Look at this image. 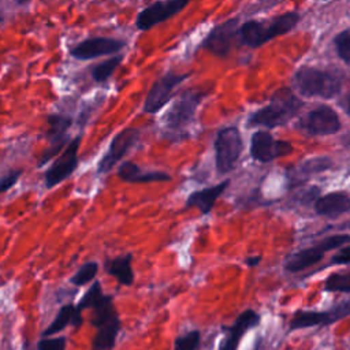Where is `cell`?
<instances>
[{
    "mask_svg": "<svg viewBox=\"0 0 350 350\" xmlns=\"http://www.w3.org/2000/svg\"><path fill=\"white\" fill-rule=\"evenodd\" d=\"M302 101L288 89H279L271 101L249 116V124L273 129L287 123L302 107Z\"/></svg>",
    "mask_w": 350,
    "mask_h": 350,
    "instance_id": "cell-1",
    "label": "cell"
},
{
    "mask_svg": "<svg viewBox=\"0 0 350 350\" xmlns=\"http://www.w3.org/2000/svg\"><path fill=\"white\" fill-rule=\"evenodd\" d=\"M299 22L297 11H288L272 18L268 23L258 21H247L239 26V41L247 46L257 48L269 40L286 34Z\"/></svg>",
    "mask_w": 350,
    "mask_h": 350,
    "instance_id": "cell-2",
    "label": "cell"
},
{
    "mask_svg": "<svg viewBox=\"0 0 350 350\" xmlns=\"http://www.w3.org/2000/svg\"><path fill=\"white\" fill-rule=\"evenodd\" d=\"M295 89L305 97H335L342 88V77L338 72L302 66L294 74Z\"/></svg>",
    "mask_w": 350,
    "mask_h": 350,
    "instance_id": "cell-3",
    "label": "cell"
},
{
    "mask_svg": "<svg viewBox=\"0 0 350 350\" xmlns=\"http://www.w3.org/2000/svg\"><path fill=\"white\" fill-rule=\"evenodd\" d=\"M243 142L237 127L221 129L215 139V164L220 175L232 171L241 157Z\"/></svg>",
    "mask_w": 350,
    "mask_h": 350,
    "instance_id": "cell-4",
    "label": "cell"
},
{
    "mask_svg": "<svg viewBox=\"0 0 350 350\" xmlns=\"http://www.w3.org/2000/svg\"><path fill=\"white\" fill-rule=\"evenodd\" d=\"M350 242V235L349 234H335L329 235L321 241H319L316 245L302 249L294 254H291L286 262H284V269L288 272H299L305 268H309L319 262L325 252L336 249L339 246H343Z\"/></svg>",
    "mask_w": 350,
    "mask_h": 350,
    "instance_id": "cell-5",
    "label": "cell"
},
{
    "mask_svg": "<svg viewBox=\"0 0 350 350\" xmlns=\"http://www.w3.org/2000/svg\"><path fill=\"white\" fill-rule=\"evenodd\" d=\"M204 96V92H186L176 98L164 116L165 129L171 133H183L193 122L197 107Z\"/></svg>",
    "mask_w": 350,
    "mask_h": 350,
    "instance_id": "cell-6",
    "label": "cell"
},
{
    "mask_svg": "<svg viewBox=\"0 0 350 350\" xmlns=\"http://www.w3.org/2000/svg\"><path fill=\"white\" fill-rule=\"evenodd\" d=\"M48 130H46V139L49 141V146L44 149L41 156L37 160V167L45 165L49 160L59 156L62 150L66 149L71 137L68 135V129L72 124V119L67 115L62 113H52L48 116Z\"/></svg>",
    "mask_w": 350,
    "mask_h": 350,
    "instance_id": "cell-7",
    "label": "cell"
},
{
    "mask_svg": "<svg viewBox=\"0 0 350 350\" xmlns=\"http://www.w3.org/2000/svg\"><path fill=\"white\" fill-rule=\"evenodd\" d=\"M190 74H178L174 71H167L161 77H159L153 85L150 86L142 111L146 113H156L159 112L172 97L175 88L180 85L183 81L189 78Z\"/></svg>",
    "mask_w": 350,
    "mask_h": 350,
    "instance_id": "cell-8",
    "label": "cell"
},
{
    "mask_svg": "<svg viewBox=\"0 0 350 350\" xmlns=\"http://www.w3.org/2000/svg\"><path fill=\"white\" fill-rule=\"evenodd\" d=\"M350 316V299H346L327 310H299L290 321V329H302L312 327H321L334 324L345 317Z\"/></svg>",
    "mask_w": 350,
    "mask_h": 350,
    "instance_id": "cell-9",
    "label": "cell"
},
{
    "mask_svg": "<svg viewBox=\"0 0 350 350\" xmlns=\"http://www.w3.org/2000/svg\"><path fill=\"white\" fill-rule=\"evenodd\" d=\"M297 127L309 135H328L340 129V120L335 109L328 105H319L301 118Z\"/></svg>",
    "mask_w": 350,
    "mask_h": 350,
    "instance_id": "cell-10",
    "label": "cell"
},
{
    "mask_svg": "<svg viewBox=\"0 0 350 350\" xmlns=\"http://www.w3.org/2000/svg\"><path fill=\"white\" fill-rule=\"evenodd\" d=\"M81 145V135L72 138L66 149L56 157L52 165L45 171V186L48 189L66 180L78 167V149Z\"/></svg>",
    "mask_w": 350,
    "mask_h": 350,
    "instance_id": "cell-11",
    "label": "cell"
},
{
    "mask_svg": "<svg viewBox=\"0 0 350 350\" xmlns=\"http://www.w3.org/2000/svg\"><path fill=\"white\" fill-rule=\"evenodd\" d=\"M139 135H141V131L135 127H127L119 131L113 137L107 153L98 161L97 174L100 175L108 174L126 156V153L138 142Z\"/></svg>",
    "mask_w": 350,
    "mask_h": 350,
    "instance_id": "cell-12",
    "label": "cell"
},
{
    "mask_svg": "<svg viewBox=\"0 0 350 350\" xmlns=\"http://www.w3.org/2000/svg\"><path fill=\"white\" fill-rule=\"evenodd\" d=\"M293 145L288 141L275 139L268 131H256L250 138V156L260 163H268L273 159L288 156Z\"/></svg>",
    "mask_w": 350,
    "mask_h": 350,
    "instance_id": "cell-13",
    "label": "cell"
},
{
    "mask_svg": "<svg viewBox=\"0 0 350 350\" xmlns=\"http://www.w3.org/2000/svg\"><path fill=\"white\" fill-rule=\"evenodd\" d=\"M189 5L187 0H161L154 1L144 7L135 19V26L141 31L149 30L157 23H161L175 14L180 12L185 7Z\"/></svg>",
    "mask_w": 350,
    "mask_h": 350,
    "instance_id": "cell-14",
    "label": "cell"
},
{
    "mask_svg": "<svg viewBox=\"0 0 350 350\" xmlns=\"http://www.w3.org/2000/svg\"><path fill=\"white\" fill-rule=\"evenodd\" d=\"M124 46V40L113 37H90L72 46L70 55L78 60H92L104 55L119 53Z\"/></svg>",
    "mask_w": 350,
    "mask_h": 350,
    "instance_id": "cell-15",
    "label": "cell"
},
{
    "mask_svg": "<svg viewBox=\"0 0 350 350\" xmlns=\"http://www.w3.org/2000/svg\"><path fill=\"white\" fill-rule=\"evenodd\" d=\"M237 37L239 38L238 18H231L215 26L205 37L201 46L216 56H227Z\"/></svg>",
    "mask_w": 350,
    "mask_h": 350,
    "instance_id": "cell-16",
    "label": "cell"
},
{
    "mask_svg": "<svg viewBox=\"0 0 350 350\" xmlns=\"http://www.w3.org/2000/svg\"><path fill=\"white\" fill-rule=\"evenodd\" d=\"M260 323V314L252 309H247L245 312H242L237 320L234 321V324L230 327L227 336L224 338L220 350H238L239 342L243 338V335L257 327Z\"/></svg>",
    "mask_w": 350,
    "mask_h": 350,
    "instance_id": "cell-17",
    "label": "cell"
},
{
    "mask_svg": "<svg viewBox=\"0 0 350 350\" xmlns=\"http://www.w3.org/2000/svg\"><path fill=\"white\" fill-rule=\"evenodd\" d=\"M118 176L127 183H152V182H168L171 175L163 171H146L138 164L124 161L118 168Z\"/></svg>",
    "mask_w": 350,
    "mask_h": 350,
    "instance_id": "cell-18",
    "label": "cell"
},
{
    "mask_svg": "<svg viewBox=\"0 0 350 350\" xmlns=\"http://www.w3.org/2000/svg\"><path fill=\"white\" fill-rule=\"evenodd\" d=\"M314 211L320 216L338 217L350 212V196L346 193L335 191L321 196L314 202Z\"/></svg>",
    "mask_w": 350,
    "mask_h": 350,
    "instance_id": "cell-19",
    "label": "cell"
},
{
    "mask_svg": "<svg viewBox=\"0 0 350 350\" xmlns=\"http://www.w3.org/2000/svg\"><path fill=\"white\" fill-rule=\"evenodd\" d=\"M228 183H230V180L226 179V180H223V182H220L215 186H211V187H206V189L197 190V191L191 193L187 197L185 206L186 208H197V209H200V212L202 215H208L212 211L216 200L227 189Z\"/></svg>",
    "mask_w": 350,
    "mask_h": 350,
    "instance_id": "cell-20",
    "label": "cell"
},
{
    "mask_svg": "<svg viewBox=\"0 0 350 350\" xmlns=\"http://www.w3.org/2000/svg\"><path fill=\"white\" fill-rule=\"evenodd\" d=\"M331 167H332V160L329 157L327 156L312 157L301 163L298 167L293 168V171L288 172V178L293 180V183H301L310 175L327 171Z\"/></svg>",
    "mask_w": 350,
    "mask_h": 350,
    "instance_id": "cell-21",
    "label": "cell"
},
{
    "mask_svg": "<svg viewBox=\"0 0 350 350\" xmlns=\"http://www.w3.org/2000/svg\"><path fill=\"white\" fill-rule=\"evenodd\" d=\"M131 261H133V254L127 253V254L108 260L105 264V269L120 284L131 286L134 282V272H133Z\"/></svg>",
    "mask_w": 350,
    "mask_h": 350,
    "instance_id": "cell-22",
    "label": "cell"
},
{
    "mask_svg": "<svg viewBox=\"0 0 350 350\" xmlns=\"http://www.w3.org/2000/svg\"><path fill=\"white\" fill-rule=\"evenodd\" d=\"M81 323H82V317H81V313L77 312V306L72 304H67L60 308L59 313L56 314L51 325L42 332V336L49 338L51 335L63 331L70 324L78 327L81 325Z\"/></svg>",
    "mask_w": 350,
    "mask_h": 350,
    "instance_id": "cell-23",
    "label": "cell"
},
{
    "mask_svg": "<svg viewBox=\"0 0 350 350\" xmlns=\"http://www.w3.org/2000/svg\"><path fill=\"white\" fill-rule=\"evenodd\" d=\"M120 329V319L97 328L92 340V350H111L115 346Z\"/></svg>",
    "mask_w": 350,
    "mask_h": 350,
    "instance_id": "cell-24",
    "label": "cell"
},
{
    "mask_svg": "<svg viewBox=\"0 0 350 350\" xmlns=\"http://www.w3.org/2000/svg\"><path fill=\"white\" fill-rule=\"evenodd\" d=\"M122 60H123V55H115V56L101 62L100 64L94 66L92 72H90L93 81H96L98 83L105 82L113 74V71L119 67Z\"/></svg>",
    "mask_w": 350,
    "mask_h": 350,
    "instance_id": "cell-25",
    "label": "cell"
},
{
    "mask_svg": "<svg viewBox=\"0 0 350 350\" xmlns=\"http://www.w3.org/2000/svg\"><path fill=\"white\" fill-rule=\"evenodd\" d=\"M97 272H98V262L88 261L75 272L74 276H71L70 282H71V284L78 286V287L85 286L96 278Z\"/></svg>",
    "mask_w": 350,
    "mask_h": 350,
    "instance_id": "cell-26",
    "label": "cell"
},
{
    "mask_svg": "<svg viewBox=\"0 0 350 350\" xmlns=\"http://www.w3.org/2000/svg\"><path fill=\"white\" fill-rule=\"evenodd\" d=\"M324 288L327 291L350 293V272H335L325 280Z\"/></svg>",
    "mask_w": 350,
    "mask_h": 350,
    "instance_id": "cell-27",
    "label": "cell"
},
{
    "mask_svg": "<svg viewBox=\"0 0 350 350\" xmlns=\"http://www.w3.org/2000/svg\"><path fill=\"white\" fill-rule=\"evenodd\" d=\"M335 49L338 56L350 66V29H345L343 31H340L335 40Z\"/></svg>",
    "mask_w": 350,
    "mask_h": 350,
    "instance_id": "cell-28",
    "label": "cell"
},
{
    "mask_svg": "<svg viewBox=\"0 0 350 350\" xmlns=\"http://www.w3.org/2000/svg\"><path fill=\"white\" fill-rule=\"evenodd\" d=\"M201 335L198 331H190L175 340L174 350H196L198 347Z\"/></svg>",
    "mask_w": 350,
    "mask_h": 350,
    "instance_id": "cell-29",
    "label": "cell"
},
{
    "mask_svg": "<svg viewBox=\"0 0 350 350\" xmlns=\"http://www.w3.org/2000/svg\"><path fill=\"white\" fill-rule=\"evenodd\" d=\"M38 350H66V338L56 336V338H44L38 342Z\"/></svg>",
    "mask_w": 350,
    "mask_h": 350,
    "instance_id": "cell-30",
    "label": "cell"
},
{
    "mask_svg": "<svg viewBox=\"0 0 350 350\" xmlns=\"http://www.w3.org/2000/svg\"><path fill=\"white\" fill-rule=\"evenodd\" d=\"M22 171L21 170H15V171H11L8 172L7 175H4L1 179H0V194L10 190L15 183L16 180L19 179Z\"/></svg>",
    "mask_w": 350,
    "mask_h": 350,
    "instance_id": "cell-31",
    "label": "cell"
},
{
    "mask_svg": "<svg viewBox=\"0 0 350 350\" xmlns=\"http://www.w3.org/2000/svg\"><path fill=\"white\" fill-rule=\"evenodd\" d=\"M320 193V189L316 187V186H312V187H308V189H304L301 193H298L295 196V201L299 202V204H308L312 200H314Z\"/></svg>",
    "mask_w": 350,
    "mask_h": 350,
    "instance_id": "cell-32",
    "label": "cell"
},
{
    "mask_svg": "<svg viewBox=\"0 0 350 350\" xmlns=\"http://www.w3.org/2000/svg\"><path fill=\"white\" fill-rule=\"evenodd\" d=\"M332 264H347L350 262V245L340 249L332 258Z\"/></svg>",
    "mask_w": 350,
    "mask_h": 350,
    "instance_id": "cell-33",
    "label": "cell"
},
{
    "mask_svg": "<svg viewBox=\"0 0 350 350\" xmlns=\"http://www.w3.org/2000/svg\"><path fill=\"white\" fill-rule=\"evenodd\" d=\"M342 107H343L345 112L350 116V92L345 96V98H343V101H342Z\"/></svg>",
    "mask_w": 350,
    "mask_h": 350,
    "instance_id": "cell-34",
    "label": "cell"
},
{
    "mask_svg": "<svg viewBox=\"0 0 350 350\" xmlns=\"http://www.w3.org/2000/svg\"><path fill=\"white\" fill-rule=\"evenodd\" d=\"M258 260H260V257H257V258H253V260L250 258V260H247V264H250V265H252V264H257V261H258Z\"/></svg>",
    "mask_w": 350,
    "mask_h": 350,
    "instance_id": "cell-35",
    "label": "cell"
},
{
    "mask_svg": "<svg viewBox=\"0 0 350 350\" xmlns=\"http://www.w3.org/2000/svg\"><path fill=\"white\" fill-rule=\"evenodd\" d=\"M1 23H3V18L0 16V25H1Z\"/></svg>",
    "mask_w": 350,
    "mask_h": 350,
    "instance_id": "cell-36",
    "label": "cell"
}]
</instances>
